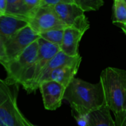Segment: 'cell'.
<instances>
[{
	"mask_svg": "<svg viewBox=\"0 0 126 126\" xmlns=\"http://www.w3.org/2000/svg\"><path fill=\"white\" fill-rule=\"evenodd\" d=\"M115 117V124L116 126H126V111L114 116Z\"/></svg>",
	"mask_w": 126,
	"mask_h": 126,
	"instance_id": "cell-21",
	"label": "cell"
},
{
	"mask_svg": "<svg viewBox=\"0 0 126 126\" xmlns=\"http://www.w3.org/2000/svg\"><path fill=\"white\" fill-rule=\"evenodd\" d=\"M30 10L27 7L24 0H7L6 13L26 20L30 16Z\"/></svg>",
	"mask_w": 126,
	"mask_h": 126,
	"instance_id": "cell-15",
	"label": "cell"
},
{
	"mask_svg": "<svg viewBox=\"0 0 126 126\" xmlns=\"http://www.w3.org/2000/svg\"><path fill=\"white\" fill-rule=\"evenodd\" d=\"M120 27H121V29L123 30V31L125 33V34L126 35V22L125 24H123V25H120Z\"/></svg>",
	"mask_w": 126,
	"mask_h": 126,
	"instance_id": "cell-24",
	"label": "cell"
},
{
	"mask_svg": "<svg viewBox=\"0 0 126 126\" xmlns=\"http://www.w3.org/2000/svg\"><path fill=\"white\" fill-rule=\"evenodd\" d=\"M63 100L70 105L72 112L86 116L106 105L101 83H90L80 78H74L66 87Z\"/></svg>",
	"mask_w": 126,
	"mask_h": 126,
	"instance_id": "cell-1",
	"label": "cell"
},
{
	"mask_svg": "<svg viewBox=\"0 0 126 126\" xmlns=\"http://www.w3.org/2000/svg\"><path fill=\"white\" fill-rule=\"evenodd\" d=\"M1 15H2V14H1V13H0V16H1Z\"/></svg>",
	"mask_w": 126,
	"mask_h": 126,
	"instance_id": "cell-26",
	"label": "cell"
},
{
	"mask_svg": "<svg viewBox=\"0 0 126 126\" xmlns=\"http://www.w3.org/2000/svg\"><path fill=\"white\" fill-rule=\"evenodd\" d=\"M113 23L123 25L126 22V3L124 0H114Z\"/></svg>",
	"mask_w": 126,
	"mask_h": 126,
	"instance_id": "cell-16",
	"label": "cell"
},
{
	"mask_svg": "<svg viewBox=\"0 0 126 126\" xmlns=\"http://www.w3.org/2000/svg\"><path fill=\"white\" fill-rule=\"evenodd\" d=\"M73 3L84 12L98 10L104 4L103 0H73Z\"/></svg>",
	"mask_w": 126,
	"mask_h": 126,
	"instance_id": "cell-18",
	"label": "cell"
},
{
	"mask_svg": "<svg viewBox=\"0 0 126 126\" xmlns=\"http://www.w3.org/2000/svg\"><path fill=\"white\" fill-rule=\"evenodd\" d=\"M7 10V0H0V13L5 14Z\"/></svg>",
	"mask_w": 126,
	"mask_h": 126,
	"instance_id": "cell-23",
	"label": "cell"
},
{
	"mask_svg": "<svg viewBox=\"0 0 126 126\" xmlns=\"http://www.w3.org/2000/svg\"><path fill=\"white\" fill-rule=\"evenodd\" d=\"M27 25L28 23L26 20L18 17L8 14L0 16V35L5 41Z\"/></svg>",
	"mask_w": 126,
	"mask_h": 126,
	"instance_id": "cell-12",
	"label": "cell"
},
{
	"mask_svg": "<svg viewBox=\"0 0 126 126\" xmlns=\"http://www.w3.org/2000/svg\"></svg>",
	"mask_w": 126,
	"mask_h": 126,
	"instance_id": "cell-27",
	"label": "cell"
},
{
	"mask_svg": "<svg viewBox=\"0 0 126 126\" xmlns=\"http://www.w3.org/2000/svg\"><path fill=\"white\" fill-rule=\"evenodd\" d=\"M81 60L82 57L80 56H69L60 50L55 56H53L49 60V62L42 71L38 80V88L40 84L45 81L47 76L52 70L62 66H80Z\"/></svg>",
	"mask_w": 126,
	"mask_h": 126,
	"instance_id": "cell-10",
	"label": "cell"
},
{
	"mask_svg": "<svg viewBox=\"0 0 126 126\" xmlns=\"http://www.w3.org/2000/svg\"><path fill=\"white\" fill-rule=\"evenodd\" d=\"M5 40L0 35V63L3 62L6 57V50H5Z\"/></svg>",
	"mask_w": 126,
	"mask_h": 126,
	"instance_id": "cell-22",
	"label": "cell"
},
{
	"mask_svg": "<svg viewBox=\"0 0 126 126\" xmlns=\"http://www.w3.org/2000/svg\"><path fill=\"white\" fill-rule=\"evenodd\" d=\"M27 23L38 35L51 30L66 27L59 19L52 6L38 7L30 14Z\"/></svg>",
	"mask_w": 126,
	"mask_h": 126,
	"instance_id": "cell-6",
	"label": "cell"
},
{
	"mask_svg": "<svg viewBox=\"0 0 126 126\" xmlns=\"http://www.w3.org/2000/svg\"><path fill=\"white\" fill-rule=\"evenodd\" d=\"M73 0H41L40 6H55L59 4H72Z\"/></svg>",
	"mask_w": 126,
	"mask_h": 126,
	"instance_id": "cell-19",
	"label": "cell"
},
{
	"mask_svg": "<svg viewBox=\"0 0 126 126\" xmlns=\"http://www.w3.org/2000/svg\"><path fill=\"white\" fill-rule=\"evenodd\" d=\"M110 111L106 105L101 108L91 112L88 115L87 126H116Z\"/></svg>",
	"mask_w": 126,
	"mask_h": 126,
	"instance_id": "cell-14",
	"label": "cell"
},
{
	"mask_svg": "<svg viewBox=\"0 0 126 126\" xmlns=\"http://www.w3.org/2000/svg\"><path fill=\"white\" fill-rule=\"evenodd\" d=\"M38 51L37 57L34 63L24 74L20 82V85L23 87L27 94L34 93L38 90V80L42 71L49 60L61 50L59 46L50 43L41 37L38 39Z\"/></svg>",
	"mask_w": 126,
	"mask_h": 126,
	"instance_id": "cell-3",
	"label": "cell"
},
{
	"mask_svg": "<svg viewBox=\"0 0 126 126\" xmlns=\"http://www.w3.org/2000/svg\"><path fill=\"white\" fill-rule=\"evenodd\" d=\"M66 87L55 81H45L40 84V91L45 109L55 111L59 108L63 100Z\"/></svg>",
	"mask_w": 126,
	"mask_h": 126,
	"instance_id": "cell-9",
	"label": "cell"
},
{
	"mask_svg": "<svg viewBox=\"0 0 126 126\" xmlns=\"http://www.w3.org/2000/svg\"><path fill=\"white\" fill-rule=\"evenodd\" d=\"M54 9L66 27L75 28L83 33L90 27L85 12L75 4H59L54 6Z\"/></svg>",
	"mask_w": 126,
	"mask_h": 126,
	"instance_id": "cell-8",
	"label": "cell"
},
{
	"mask_svg": "<svg viewBox=\"0 0 126 126\" xmlns=\"http://www.w3.org/2000/svg\"><path fill=\"white\" fill-rule=\"evenodd\" d=\"M0 126H36L21 112L16 93L3 79H0Z\"/></svg>",
	"mask_w": 126,
	"mask_h": 126,
	"instance_id": "cell-4",
	"label": "cell"
},
{
	"mask_svg": "<svg viewBox=\"0 0 126 126\" xmlns=\"http://www.w3.org/2000/svg\"><path fill=\"white\" fill-rule=\"evenodd\" d=\"M83 34V32L75 28L66 27L64 29L62 43L60 46L61 50L69 56H80L78 48Z\"/></svg>",
	"mask_w": 126,
	"mask_h": 126,
	"instance_id": "cell-11",
	"label": "cell"
},
{
	"mask_svg": "<svg viewBox=\"0 0 126 126\" xmlns=\"http://www.w3.org/2000/svg\"><path fill=\"white\" fill-rule=\"evenodd\" d=\"M124 1H125V2H126V0H124Z\"/></svg>",
	"mask_w": 126,
	"mask_h": 126,
	"instance_id": "cell-25",
	"label": "cell"
},
{
	"mask_svg": "<svg viewBox=\"0 0 126 126\" xmlns=\"http://www.w3.org/2000/svg\"><path fill=\"white\" fill-rule=\"evenodd\" d=\"M79 68L80 66H62L57 68L49 74L45 81H55L66 88L75 77Z\"/></svg>",
	"mask_w": 126,
	"mask_h": 126,
	"instance_id": "cell-13",
	"label": "cell"
},
{
	"mask_svg": "<svg viewBox=\"0 0 126 126\" xmlns=\"http://www.w3.org/2000/svg\"><path fill=\"white\" fill-rule=\"evenodd\" d=\"M105 102L114 116L126 111V71L108 67L100 76Z\"/></svg>",
	"mask_w": 126,
	"mask_h": 126,
	"instance_id": "cell-2",
	"label": "cell"
},
{
	"mask_svg": "<svg viewBox=\"0 0 126 126\" xmlns=\"http://www.w3.org/2000/svg\"><path fill=\"white\" fill-rule=\"evenodd\" d=\"M38 51V42L37 40L27 47L16 58L2 65L7 74L4 82L8 85H20L24 74L34 63Z\"/></svg>",
	"mask_w": 126,
	"mask_h": 126,
	"instance_id": "cell-5",
	"label": "cell"
},
{
	"mask_svg": "<svg viewBox=\"0 0 126 126\" xmlns=\"http://www.w3.org/2000/svg\"><path fill=\"white\" fill-rule=\"evenodd\" d=\"M40 38L29 25L18 30L5 42L6 57L0 65H3L7 62L14 59L21 54L32 43Z\"/></svg>",
	"mask_w": 126,
	"mask_h": 126,
	"instance_id": "cell-7",
	"label": "cell"
},
{
	"mask_svg": "<svg viewBox=\"0 0 126 126\" xmlns=\"http://www.w3.org/2000/svg\"><path fill=\"white\" fill-rule=\"evenodd\" d=\"M24 1H25L27 7L30 10L31 13L38 7H40V4H41V0H24Z\"/></svg>",
	"mask_w": 126,
	"mask_h": 126,
	"instance_id": "cell-20",
	"label": "cell"
},
{
	"mask_svg": "<svg viewBox=\"0 0 126 126\" xmlns=\"http://www.w3.org/2000/svg\"><path fill=\"white\" fill-rule=\"evenodd\" d=\"M63 33L64 29H55L42 33L39 34V36L43 39L60 47L62 43Z\"/></svg>",
	"mask_w": 126,
	"mask_h": 126,
	"instance_id": "cell-17",
	"label": "cell"
}]
</instances>
